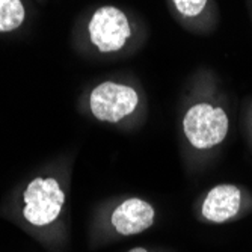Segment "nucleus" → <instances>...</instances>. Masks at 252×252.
Here are the masks:
<instances>
[{
	"label": "nucleus",
	"instance_id": "6e6552de",
	"mask_svg": "<svg viewBox=\"0 0 252 252\" xmlns=\"http://www.w3.org/2000/svg\"><path fill=\"white\" fill-rule=\"evenodd\" d=\"M172 3L183 17L192 18L204 11L205 5H207V0H172Z\"/></svg>",
	"mask_w": 252,
	"mask_h": 252
},
{
	"label": "nucleus",
	"instance_id": "20e7f679",
	"mask_svg": "<svg viewBox=\"0 0 252 252\" xmlns=\"http://www.w3.org/2000/svg\"><path fill=\"white\" fill-rule=\"evenodd\" d=\"M89 39L101 53H115L124 49L131 36V26L124 11L117 6L98 8L88 23Z\"/></svg>",
	"mask_w": 252,
	"mask_h": 252
},
{
	"label": "nucleus",
	"instance_id": "1a4fd4ad",
	"mask_svg": "<svg viewBox=\"0 0 252 252\" xmlns=\"http://www.w3.org/2000/svg\"><path fill=\"white\" fill-rule=\"evenodd\" d=\"M128 252H148L145 248H133V249H130Z\"/></svg>",
	"mask_w": 252,
	"mask_h": 252
},
{
	"label": "nucleus",
	"instance_id": "f257e3e1",
	"mask_svg": "<svg viewBox=\"0 0 252 252\" xmlns=\"http://www.w3.org/2000/svg\"><path fill=\"white\" fill-rule=\"evenodd\" d=\"M23 216L31 225L47 226L59 218L65 202V192L56 178L36 177L23 193Z\"/></svg>",
	"mask_w": 252,
	"mask_h": 252
},
{
	"label": "nucleus",
	"instance_id": "0eeeda50",
	"mask_svg": "<svg viewBox=\"0 0 252 252\" xmlns=\"http://www.w3.org/2000/svg\"><path fill=\"white\" fill-rule=\"evenodd\" d=\"M26 18V8L21 0H0V33L18 29Z\"/></svg>",
	"mask_w": 252,
	"mask_h": 252
},
{
	"label": "nucleus",
	"instance_id": "39448f33",
	"mask_svg": "<svg viewBox=\"0 0 252 252\" xmlns=\"http://www.w3.org/2000/svg\"><path fill=\"white\" fill-rule=\"evenodd\" d=\"M154 207L141 198H128L113 210L110 222L121 236H134L144 233L154 223Z\"/></svg>",
	"mask_w": 252,
	"mask_h": 252
},
{
	"label": "nucleus",
	"instance_id": "423d86ee",
	"mask_svg": "<svg viewBox=\"0 0 252 252\" xmlns=\"http://www.w3.org/2000/svg\"><path fill=\"white\" fill-rule=\"evenodd\" d=\"M242 202L240 190L233 185L213 188L202 202V216L210 222H225L237 215Z\"/></svg>",
	"mask_w": 252,
	"mask_h": 252
},
{
	"label": "nucleus",
	"instance_id": "7ed1b4c3",
	"mask_svg": "<svg viewBox=\"0 0 252 252\" xmlns=\"http://www.w3.org/2000/svg\"><path fill=\"white\" fill-rule=\"evenodd\" d=\"M139 95L136 89L117 82H103L91 91L89 109L91 113L103 123H120L136 110Z\"/></svg>",
	"mask_w": 252,
	"mask_h": 252
},
{
	"label": "nucleus",
	"instance_id": "f03ea898",
	"mask_svg": "<svg viewBox=\"0 0 252 252\" xmlns=\"http://www.w3.org/2000/svg\"><path fill=\"white\" fill-rule=\"evenodd\" d=\"M183 130L192 147L207 150L225 139L228 133V117L220 107L199 103L188 110L183 120Z\"/></svg>",
	"mask_w": 252,
	"mask_h": 252
}]
</instances>
